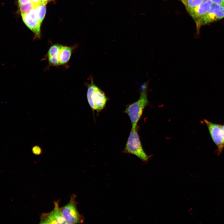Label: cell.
I'll return each mask as SVG.
<instances>
[{
  "label": "cell",
  "mask_w": 224,
  "mask_h": 224,
  "mask_svg": "<svg viewBox=\"0 0 224 224\" xmlns=\"http://www.w3.org/2000/svg\"><path fill=\"white\" fill-rule=\"evenodd\" d=\"M59 201L58 200L54 201V207L51 211L41 214L40 224H67L62 214Z\"/></svg>",
  "instance_id": "6"
},
{
  "label": "cell",
  "mask_w": 224,
  "mask_h": 224,
  "mask_svg": "<svg viewBox=\"0 0 224 224\" xmlns=\"http://www.w3.org/2000/svg\"><path fill=\"white\" fill-rule=\"evenodd\" d=\"M32 152L34 154L39 155L42 153V150L39 146H35L32 147Z\"/></svg>",
  "instance_id": "15"
},
{
  "label": "cell",
  "mask_w": 224,
  "mask_h": 224,
  "mask_svg": "<svg viewBox=\"0 0 224 224\" xmlns=\"http://www.w3.org/2000/svg\"><path fill=\"white\" fill-rule=\"evenodd\" d=\"M212 4L210 0H205L189 14L196 23L206 14Z\"/></svg>",
  "instance_id": "10"
},
{
  "label": "cell",
  "mask_w": 224,
  "mask_h": 224,
  "mask_svg": "<svg viewBox=\"0 0 224 224\" xmlns=\"http://www.w3.org/2000/svg\"><path fill=\"white\" fill-rule=\"evenodd\" d=\"M148 82H145L140 86V89L141 91H147L148 86Z\"/></svg>",
  "instance_id": "17"
},
{
  "label": "cell",
  "mask_w": 224,
  "mask_h": 224,
  "mask_svg": "<svg viewBox=\"0 0 224 224\" xmlns=\"http://www.w3.org/2000/svg\"><path fill=\"white\" fill-rule=\"evenodd\" d=\"M223 135V143L224 144V125H221Z\"/></svg>",
  "instance_id": "21"
},
{
  "label": "cell",
  "mask_w": 224,
  "mask_h": 224,
  "mask_svg": "<svg viewBox=\"0 0 224 224\" xmlns=\"http://www.w3.org/2000/svg\"><path fill=\"white\" fill-rule=\"evenodd\" d=\"M138 126L132 128L129 135L123 152L131 154L138 157L144 161H147L149 159L144 151L138 133Z\"/></svg>",
  "instance_id": "2"
},
{
  "label": "cell",
  "mask_w": 224,
  "mask_h": 224,
  "mask_svg": "<svg viewBox=\"0 0 224 224\" xmlns=\"http://www.w3.org/2000/svg\"><path fill=\"white\" fill-rule=\"evenodd\" d=\"M90 83H87V99L92 110L97 112L102 111L105 108L108 99L105 93L94 83L93 78H91Z\"/></svg>",
  "instance_id": "1"
},
{
  "label": "cell",
  "mask_w": 224,
  "mask_h": 224,
  "mask_svg": "<svg viewBox=\"0 0 224 224\" xmlns=\"http://www.w3.org/2000/svg\"><path fill=\"white\" fill-rule=\"evenodd\" d=\"M19 6L21 15L28 13L34 8V5L31 2L19 5Z\"/></svg>",
  "instance_id": "14"
},
{
  "label": "cell",
  "mask_w": 224,
  "mask_h": 224,
  "mask_svg": "<svg viewBox=\"0 0 224 224\" xmlns=\"http://www.w3.org/2000/svg\"><path fill=\"white\" fill-rule=\"evenodd\" d=\"M31 2L33 4L34 8L40 4V0H30Z\"/></svg>",
  "instance_id": "19"
},
{
  "label": "cell",
  "mask_w": 224,
  "mask_h": 224,
  "mask_svg": "<svg viewBox=\"0 0 224 224\" xmlns=\"http://www.w3.org/2000/svg\"><path fill=\"white\" fill-rule=\"evenodd\" d=\"M147 91H141L138 99L128 105L124 112L128 116L132 127L135 128L142 115L143 110L148 104Z\"/></svg>",
  "instance_id": "3"
},
{
  "label": "cell",
  "mask_w": 224,
  "mask_h": 224,
  "mask_svg": "<svg viewBox=\"0 0 224 224\" xmlns=\"http://www.w3.org/2000/svg\"><path fill=\"white\" fill-rule=\"evenodd\" d=\"M63 46L61 44H56L52 45L49 48L44 59L47 60L49 66H59V56Z\"/></svg>",
  "instance_id": "9"
},
{
  "label": "cell",
  "mask_w": 224,
  "mask_h": 224,
  "mask_svg": "<svg viewBox=\"0 0 224 224\" xmlns=\"http://www.w3.org/2000/svg\"><path fill=\"white\" fill-rule=\"evenodd\" d=\"M34 9L37 19L41 23L46 13V5L40 4L35 7Z\"/></svg>",
  "instance_id": "13"
},
{
  "label": "cell",
  "mask_w": 224,
  "mask_h": 224,
  "mask_svg": "<svg viewBox=\"0 0 224 224\" xmlns=\"http://www.w3.org/2000/svg\"><path fill=\"white\" fill-rule=\"evenodd\" d=\"M213 4L224 6V0H210Z\"/></svg>",
  "instance_id": "16"
},
{
  "label": "cell",
  "mask_w": 224,
  "mask_h": 224,
  "mask_svg": "<svg viewBox=\"0 0 224 224\" xmlns=\"http://www.w3.org/2000/svg\"><path fill=\"white\" fill-rule=\"evenodd\" d=\"M204 121L207 125L212 140L217 147L218 153L219 154L224 147L221 124L213 123L205 119Z\"/></svg>",
  "instance_id": "7"
},
{
  "label": "cell",
  "mask_w": 224,
  "mask_h": 224,
  "mask_svg": "<svg viewBox=\"0 0 224 224\" xmlns=\"http://www.w3.org/2000/svg\"><path fill=\"white\" fill-rule=\"evenodd\" d=\"M31 2L30 0H18L19 5L24 4Z\"/></svg>",
  "instance_id": "18"
},
{
  "label": "cell",
  "mask_w": 224,
  "mask_h": 224,
  "mask_svg": "<svg viewBox=\"0 0 224 224\" xmlns=\"http://www.w3.org/2000/svg\"><path fill=\"white\" fill-rule=\"evenodd\" d=\"M76 197L75 194H72L69 202L60 208L62 214L67 224H78L83 222V217L77 209Z\"/></svg>",
  "instance_id": "4"
},
{
  "label": "cell",
  "mask_w": 224,
  "mask_h": 224,
  "mask_svg": "<svg viewBox=\"0 0 224 224\" xmlns=\"http://www.w3.org/2000/svg\"><path fill=\"white\" fill-rule=\"evenodd\" d=\"M224 18V6L212 4L206 14L195 23L197 35L201 27Z\"/></svg>",
  "instance_id": "5"
},
{
  "label": "cell",
  "mask_w": 224,
  "mask_h": 224,
  "mask_svg": "<svg viewBox=\"0 0 224 224\" xmlns=\"http://www.w3.org/2000/svg\"><path fill=\"white\" fill-rule=\"evenodd\" d=\"M77 47V45L71 46H63L60 50L59 56V66L67 65L70 59L72 52Z\"/></svg>",
  "instance_id": "11"
},
{
  "label": "cell",
  "mask_w": 224,
  "mask_h": 224,
  "mask_svg": "<svg viewBox=\"0 0 224 224\" xmlns=\"http://www.w3.org/2000/svg\"><path fill=\"white\" fill-rule=\"evenodd\" d=\"M178 0L180 2L183 4L186 8L187 13L189 14L195 8L201 4L205 0Z\"/></svg>",
  "instance_id": "12"
},
{
  "label": "cell",
  "mask_w": 224,
  "mask_h": 224,
  "mask_svg": "<svg viewBox=\"0 0 224 224\" xmlns=\"http://www.w3.org/2000/svg\"><path fill=\"white\" fill-rule=\"evenodd\" d=\"M21 15L25 24L34 33L36 37L40 38L41 23L37 19L34 9L28 13Z\"/></svg>",
  "instance_id": "8"
},
{
  "label": "cell",
  "mask_w": 224,
  "mask_h": 224,
  "mask_svg": "<svg viewBox=\"0 0 224 224\" xmlns=\"http://www.w3.org/2000/svg\"><path fill=\"white\" fill-rule=\"evenodd\" d=\"M53 0H40V4L46 5L47 3Z\"/></svg>",
  "instance_id": "20"
}]
</instances>
